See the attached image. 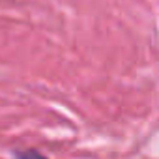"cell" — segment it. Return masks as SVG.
I'll list each match as a JSON object with an SVG mask.
<instances>
[{
    "mask_svg": "<svg viewBox=\"0 0 159 159\" xmlns=\"http://www.w3.org/2000/svg\"><path fill=\"white\" fill-rule=\"evenodd\" d=\"M13 159H49L45 153L34 150V148H26V150H19L13 153Z\"/></svg>",
    "mask_w": 159,
    "mask_h": 159,
    "instance_id": "cell-1",
    "label": "cell"
}]
</instances>
